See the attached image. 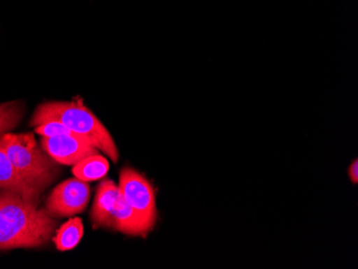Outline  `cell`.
Masks as SVG:
<instances>
[{"label": "cell", "mask_w": 358, "mask_h": 269, "mask_svg": "<svg viewBox=\"0 0 358 269\" xmlns=\"http://www.w3.org/2000/svg\"><path fill=\"white\" fill-rule=\"evenodd\" d=\"M57 222L38 202L7 189L0 191V250L37 248L51 240Z\"/></svg>", "instance_id": "cell-1"}, {"label": "cell", "mask_w": 358, "mask_h": 269, "mask_svg": "<svg viewBox=\"0 0 358 269\" xmlns=\"http://www.w3.org/2000/svg\"><path fill=\"white\" fill-rule=\"evenodd\" d=\"M350 178L354 184H357L358 182V162L357 160L353 162L349 170Z\"/></svg>", "instance_id": "cell-13"}, {"label": "cell", "mask_w": 358, "mask_h": 269, "mask_svg": "<svg viewBox=\"0 0 358 269\" xmlns=\"http://www.w3.org/2000/svg\"><path fill=\"white\" fill-rule=\"evenodd\" d=\"M23 116V106L20 102L0 104V134L12 130L19 124Z\"/></svg>", "instance_id": "cell-11"}, {"label": "cell", "mask_w": 358, "mask_h": 269, "mask_svg": "<svg viewBox=\"0 0 358 269\" xmlns=\"http://www.w3.org/2000/svg\"><path fill=\"white\" fill-rule=\"evenodd\" d=\"M0 148L20 174L41 191L59 174L57 162L44 150L42 152L34 134H3L0 136Z\"/></svg>", "instance_id": "cell-3"}, {"label": "cell", "mask_w": 358, "mask_h": 269, "mask_svg": "<svg viewBox=\"0 0 358 269\" xmlns=\"http://www.w3.org/2000/svg\"><path fill=\"white\" fill-rule=\"evenodd\" d=\"M35 131L36 133L40 134L41 136H64V134L78 136V134L74 133L73 131H71L64 124H60L58 122H50L40 124V126H36Z\"/></svg>", "instance_id": "cell-12"}, {"label": "cell", "mask_w": 358, "mask_h": 269, "mask_svg": "<svg viewBox=\"0 0 358 269\" xmlns=\"http://www.w3.org/2000/svg\"><path fill=\"white\" fill-rule=\"evenodd\" d=\"M90 196L87 182L72 178L58 184L46 201V210L53 217L66 218L84 212Z\"/></svg>", "instance_id": "cell-5"}, {"label": "cell", "mask_w": 358, "mask_h": 269, "mask_svg": "<svg viewBox=\"0 0 358 269\" xmlns=\"http://www.w3.org/2000/svg\"><path fill=\"white\" fill-rule=\"evenodd\" d=\"M58 122L74 133L90 138L98 150L118 161V150L110 132L80 97L70 102H46L38 106L30 119V126H37L45 122Z\"/></svg>", "instance_id": "cell-2"}, {"label": "cell", "mask_w": 358, "mask_h": 269, "mask_svg": "<svg viewBox=\"0 0 358 269\" xmlns=\"http://www.w3.org/2000/svg\"><path fill=\"white\" fill-rule=\"evenodd\" d=\"M84 234L83 222L80 218L68 221L56 232L54 242L58 250L67 251L76 248Z\"/></svg>", "instance_id": "cell-10"}, {"label": "cell", "mask_w": 358, "mask_h": 269, "mask_svg": "<svg viewBox=\"0 0 358 269\" xmlns=\"http://www.w3.org/2000/svg\"><path fill=\"white\" fill-rule=\"evenodd\" d=\"M0 188L17 192L29 200L39 202L41 190L28 182L14 168L6 152L0 148Z\"/></svg>", "instance_id": "cell-8"}, {"label": "cell", "mask_w": 358, "mask_h": 269, "mask_svg": "<svg viewBox=\"0 0 358 269\" xmlns=\"http://www.w3.org/2000/svg\"><path fill=\"white\" fill-rule=\"evenodd\" d=\"M108 160L99 154L87 157L85 159L78 162L73 168V174L78 180L84 182H94L101 180L108 172Z\"/></svg>", "instance_id": "cell-9"}, {"label": "cell", "mask_w": 358, "mask_h": 269, "mask_svg": "<svg viewBox=\"0 0 358 269\" xmlns=\"http://www.w3.org/2000/svg\"><path fill=\"white\" fill-rule=\"evenodd\" d=\"M42 150L64 166H76L87 157L99 154L90 138L80 136H42Z\"/></svg>", "instance_id": "cell-6"}, {"label": "cell", "mask_w": 358, "mask_h": 269, "mask_svg": "<svg viewBox=\"0 0 358 269\" xmlns=\"http://www.w3.org/2000/svg\"><path fill=\"white\" fill-rule=\"evenodd\" d=\"M120 189L127 203L138 217L144 234H148L156 224V194L152 184L138 170L122 168Z\"/></svg>", "instance_id": "cell-4"}, {"label": "cell", "mask_w": 358, "mask_h": 269, "mask_svg": "<svg viewBox=\"0 0 358 269\" xmlns=\"http://www.w3.org/2000/svg\"><path fill=\"white\" fill-rule=\"evenodd\" d=\"M120 196V187L113 180H104L100 182L90 214L94 228H108L110 214Z\"/></svg>", "instance_id": "cell-7"}]
</instances>
